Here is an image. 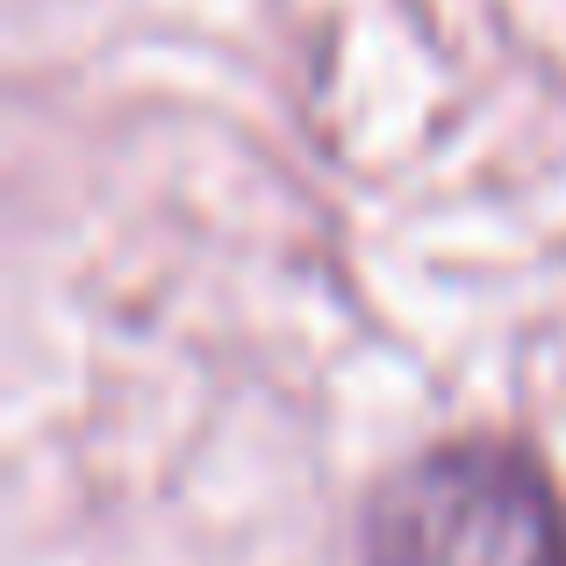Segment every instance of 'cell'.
Returning <instances> with one entry per match:
<instances>
[{"instance_id":"1","label":"cell","mask_w":566,"mask_h":566,"mask_svg":"<svg viewBox=\"0 0 566 566\" xmlns=\"http://www.w3.org/2000/svg\"><path fill=\"white\" fill-rule=\"evenodd\" d=\"M366 566H566V502L516 444H430L366 510Z\"/></svg>"}]
</instances>
